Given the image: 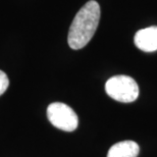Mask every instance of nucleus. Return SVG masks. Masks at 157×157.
<instances>
[{"mask_svg":"<svg viewBox=\"0 0 157 157\" xmlns=\"http://www.w3.org/2000/svg\"><path fill=\"white\" fill-rule=\"evenodd\" d=\"M100 6L95 0H90L75 17L68 32L67 42L71 49L84 48L93 38L100 21Z\"/></svg>","mask_w":157,"mask_h":157,"instance_id":"1","label":"nucleus"},{"mask_svg":"<svg viewBox=\"0 0 157 157\" xmlns=\"http://www.w3.org/2000/svg\"><path fill=\"white\" fill-rule=\"evenodd\" d=\"M105 91L109 97L119 102L130 103L139 96V87L136 81L128 76H114L105 84Z\"/></svg>","mask_w":157,"mask_h":157,"instance_id":"2","label":"nucleus"},{"mask_svg":"<svg viewBox=\"0 0 157 157\" xmlns=\"http://www.w3.org/2000/svg\"><path fill=\"white\" fill-rule=\"evenodd\" d=\"M47 117L55 128L61 131L74 132L78 128L77 113L64 103H51L47 108Z\"/></svg>","mask_w":157,"mask_h":157,"instance_id":"3","label":"nucleus"},{"mask_svg":"<svg viewBox=\"0 0 157 157\" xmlns=\"http://www.w3.org/2000/svg\"><path fill=\"white\" fill-rule=\"evenodd\" d=\"M135 45L142 51L153 52L157 50V27H149L138 31L135 35Z\"/></svg>","mask_w":157,"mask_h":157,"instance_id":"4","label":"nucleus"},{"mask_svg":"<svg viewBox=\"0 0 157 157\" xmlns=\"http://www.w3.org/2000/svg\"><path fill=\"white\" fill-rule=\"evenodd\" d=\"M140 152L139 145L134 141H121L109 149L107 157H137Z\"/></svg>","mask_w":157,"mask_h":157,"instance_id":"5","label":"nucleus"},{"mask_svg":"<svg viewBox=\"0 0 157 157\" xmlns=\"http://www.w3.org/2000/svg\"><path fill=\"white\" fill-rule=\"evenodd\" d=\"M8 86H9L8 77L6 76L4 71H0V96L8 89Z\"/></svg>","mask_w":157,"mask_h":157,"instance_id":"6","label":"nucleus"}]
</instances>
